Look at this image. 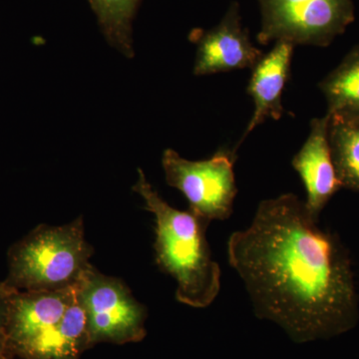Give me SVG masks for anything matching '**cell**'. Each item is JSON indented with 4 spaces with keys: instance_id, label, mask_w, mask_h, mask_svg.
Masks as SVG:
<instances>
[{
    "instance_id": "cell-1",
    "label": "cell",
    "mask_w": 359,
    "mask_h": 359,
    "mask_svg": "<svg viewBox=\"0 0 359 359\" xmlns=\"http://www.w3.org/2000/svg\"><path fill=\"white\" fill-rule=\"evenodd\" d=\"M316 224L304 202L285 194L262 201L250 226L228 241L255 313L299 344L344 332L356 314L348 259Z\"/></svg>"
},
{
    "instance_id": "cell-2",
    "label": "cell",
    "mask_w": 359,
    "mask_h": 359,
    "mask_svg": "<svg viewBox=\"0 0 359 359\" xmlns=\"http://www.w3.org/2000/svg\"><path fill=\"white\" fill-rule=\"evenodd\" d=\"M138 173L133 190L155 216L158 266L176 280L177 301L192 308H207L221 290V269L212 259L205 238L210 222L190 210L174 209L149 184L141 169Z\"/></svg>"
},
{
    "instance_id": "cell-3",
    "label": "cell",
    "mask_w": 359,
    "mask_h": 359,
    "mask_svg": "<svg viewBox=\"0 0 359 359\" xmlns=\"http://www.w3.org/2000/svg\"><path fill=\"white\" fill-rule=\"evenodd\" d=\"M93 250L82 218L60 226L41 224L8 250L2 285L15 292H53L76 287L90 268Z\"/></svg>"
},
{
    "instance_id": "cell-4",
    "label": "cell",
    "mask_w": 359,
    "mask_h": 359,
    "mask_svg": "<svg viewBox=\"0 0 359 359\" xmlns=\"http://www.w3.org/2000/svg\"><path fill=\"white\" fill-rule=\"evenodd\" d=\"M261 44L287 41L325 46L353 20L351 0H259Z\"/></svg>"
},
{
    "instance_id": "cell-5",
    "label": "cell",
    "mask_w": 359,
    "mask_h": 359,
    "mask_svg": "<svg viewBox=\"0 0 359 359\" xmlns=\"http://www.w3.org/2000/svg\"><path fill=\"white\" fill-rule=\"evenodd\" d=\"M236 156L219 150L210 159L189 161L167 149L162 157L168 185L185 195L190 211L211 223L224 221L233 212L236 186L233 163Z\"/></svg>"
},
{
    "instance_id": "cell-6",
    "label": "cell",
    "mask_w": 359,
    "mask_h": 359,
    "mask_svg": "<svg viewBox=\"0 0 359 359\" xmlns=\"http://www.w3.org/2000/svg\"><path fill=\"white\" fill-rule=\"evenodd\" d=\"M78 297L86 316L90 344H125L145 337V308L122 280L91 266L78 283Z\"/></svg>"
},
{
    "instance_id": "cell-7",
    "label": "cell",
    "mask_w": 359,
    "mask_h": 359,
    "mask_svg": "<svg viewBox=\"0 0 359 359\" xmlns=\"http://www.w3.org/2000/svg\"><path fill=\"white\" fill-rule=\"evenodd\" d=\"M77 287L53 292L8 290L6 354L34 359L77 295Z\"/></svg>"
},
{
    "instance_id": "cell-8",
    "label": "cell",
    "mask_w": 359,
    "mask_h": 359,
    "mask_svg": "<svg viewBox=\"0 0 359 359\" xmlns=\"http://www.w3.org/2000/svg\"><path fill=\"white\" fill-rule=\"evenodd\" d=\"M238 9L233 4L216 27L193 37L198 43L196 75L252 69L263 57V52L252 45L249 32L243 28Z\"/></svg>"
},
{
    "instance_id": "cell-9",
    "label": "cell",
    "mask_w": 359,
    "mask_h": 359,
    "mask_svg": "<svg viewBox=\"0 0 359 359\" xmlns=\"http://www.w3.org/2000/svg\"><path fill=\"white\" fill-rule=\"evenodd\" d=\"M330 117L313 119L311 133L299 152L292 159L306 191L304 202L309 214L318 221L321 210L341 187L328 139Z\"/></svg>"
},
{
    "instance_id": "cell-10",
    "label": "cell",
    "mask_w": 359,
    "mask_h": 359,
    "mask_svg": "<svg viewBox=\"0 0 359 359\" xmlns=\"http://www.w3.org/2000/svg\"><path fill=\"white\" fill-rule=\"evenodd\" d=\"M294 45L287 41H276L269 53L252 68L247 91L254 99L255 111L247 130L238 145L248 135L266 121V118L278 120L283 112L282 96L289 81L290 65Z\"/></svg>"
},
{
    "instance_id": "cell-11",
    "label": "cell",
    "mask_w": 359,
    "mask_h": 359,
    "mask_svg": "<svg viewBox=\"0 0 359 359\" xmlns=\"http://www.w3.org/2000/svg\"><path fill=\"white\" fill-rule=\"evenodd\" d=\"M327 116L328 139L340 184L359 191V117Z\"/></svg>"
},
{
    "instance_id": "cell-12",
    "label": "cell",
    "mask_w": 359,
    "mask_h": 359,
    "mask_svg": "<svg viewBox=\"0 0 359 359\" xmlns=\"http://www.w3.org/2000/svg\"><path fill=\"white\" fill-rule=\"evenodd\" d=\"M320 86L327 97V115L359 117V47Z\"/></svg>"
},
{
    "instance_id": "cell-13",
    "label": "cell",
    "mask_w": 359,
    "mask_h": 359,
    "mask_svg": "<svg viewBox=\"0 0 359 359\" xmlns=\"http://www.w3.org/2000/svg\"><path fill=\"white\" fill-rule=\"evenodd\" d=\"M106 39L127 57L132 48V21L139 0H89Z\"/></svg>"
},
{
    "instance_id": "cell-14",
    "label": "cell",
    "mask_w": 359,
    "mask_h": 359,
    "mask_svg": "<svg viewBox=\"0 0 359 359\" xmlns=\"http://www.w3.org/2000/svg\"><path fill=\"white\" fill-rule=\"evenodd\" d=\"M8 311V290L0 283V334H4Z\"/></svg>"
},
{
    "instance_id": "cell-15",
    "label": "cell",
    "mask_w": 359,
    "mask_h": 359,
    "mask_svg": "<svg viewBox=\"0 0 359 359\" xmlns=\"http://www.w3.org/2000/svg\"><path fill=\"white\" fill-rule=\"evenodd\" d=\"M6 335L0 334V359H6Z\"/></svg>"
},
{
    "instance_id": "cell-16",
    "label": "cell",
    "mask_w": 359,
    "mask_h": 359,
    "mask_svg": "<svg viewBox=\"0 0 359 359\" xmlns=\"http://www.w3.org/2000/svg\"><path fill=\"white\" fill-rule=\"evenodd\" d=\"M6 359H7V358H6Z\"/></svg>"
}]
</instances>
